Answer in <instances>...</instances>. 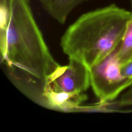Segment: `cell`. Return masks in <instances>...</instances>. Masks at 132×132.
<instances>
[{"label":"cell","instance_id":"cell-1","mask_svg":"<svg viewBox=\"0 0 132 132\" xmlns=\"http://www.w3.org/2000/svg\"><path fill=\"white\" fill-rule=\"evenodd\" d=\"M9 19L1 30V62L14 86L46 108L45 92L60 66L44 40L32 12L30 0H8Z\"/></svg>","mask_w":132,"mask_h":132},{"label":"cell","instance_id":"cell-2","mask_svg":"<svg viewBox=\"0 0 132 132\" xmlns=\"http://www.w3.org/2000/svg\"><path fill=\"white\" fill-rule=\"evenodd\" d=\"M131 17V11L114 4L86 12L62 36V50L90 69L118 47Z\"/></svg>","mask_w":132,"mask_h":132},{"label":"cell","instance_id":"cell-3","mask_svg":"<svg viewBox=\"0 0 132 132\" xmlns=\"http://www.w3.org/2000/svg\"><path fill=\"white\" fill-rule=\"evenodd\" d=\"M117 47L89 69L90 86L102 105L114 100L132 84V79L125 77L121 73Z\"/></svg>","mask_w":132,"mask_h":132},{"label":"cell","instance_id":"cell-4","mask_svg":"<svg viewBox=\"0 0 132 132\" xmlns=\"http://www.w3.org/2000/svg\"><path fill=\"white\" fill-rule=\"evenodd\" d=\"M48 86L57 92L84 93L90 86L89 69L81 62L69 58L68 63L60 65L53 74Z\"/></svg>","mask_w":132,"mask_h":132},{"label":"cell","instance_id":"cell-5","mask_svg":"<svg viewBox=\"0 0 132 132\" xmlns=\"http://www.w3.org/2000/svg\"><path fill=\"white\" fill-rule=\"evenodd\" d=\"M44 96L46 102V108L61 111H71L79 107L87 100L84 93H67L57 92L48 86Z\"/></svg>","mask_w":132,"mask_h":132},{"label":"cell","instance_id":"cell-6","mask_svg":"<svg viewBox=\"0 0 132 132\" xmlns=\"http://www.w3.org/2000/svg\"><path fill=\"white\" fill-rule=\"evenodd\" d=\"M43 9L54 20L63 25L70 13L87 0H38Z\"/></svg>","mask_w":132,"mask_h":132},{"label":"cell","instance_id":"cell-7","mask_svg":"<svg viewBox=\"0 0 132 132\" xmlns=\"http://www.w3.org/2000/svg\"><path fill=\"white\" fill-rule=\"evenodd\" d=\"M117 55L122 64L132 61V17L127 23L122 39L117 47Z\"/></svg>","mask_w":132,"mask_h":132},{"label":"cell","instance_id":"cell-8","mask_svg":"<svg viewBox=\"0 0 132 132\" xmlns=\"http://www.w3.org/2000/svg\"><path fill=\"white\" fill-rule=\"evenodd\" d=\"M10 15V11L7 4H0V28L1 30H5L7 27Z\"/></svg>","mask_w":132,"mask_h":132},{"label":"cell","instance_id":"cell-9","mask_svg":"<svg viewBox=\"0 0 132 132\" xmlns=\"http://www.w3.org/2000/svg\"><path fill=\"white\" fill-rule=\"evenodd\" d=\"M114 103L117 107H119L132 106V84L122 95L120 100Z\"/></svg>","mask_w":132,"mask_h":132},{"label":"cell","instance_id":"cell-10","mask_svg":"<svg viewBox=\"0 0 132 132\" xmlns=\"http://www.w3.org/2000/svg\"><path fill=\"white\" fill-rule=\"evenodd\" d=\"M121 71L125 77L132 79V61L121 64Z\"/></svg>","mask_w":132,"mask_h":132},{"label":"cell","instance_id":"cell-11","mask_svg":"<svg viewBox=\"0 0 132 132\" xmlns=\"http://www.w3.org/2000/svg\"><path fill=\"white\" fill-rule=\"evenodd\" d=\"M8 3V0H0V4H7Z\"/></svg>","mask_w":132,"mask_h":132},{"label":"cell","instance_id":"cell-12","mask_svg":"<svg viewBox=\"0 0 132 132\" xmlns=\"http://www.w3.org/2000/svg\"><path fill=\"white\" fill-rule=\"evenodd\" d=\"M130 4V7H131V12L132 13V0H129Z\"/></svg>","mask_w":132,"mask_h":132}]
</instances>
